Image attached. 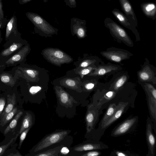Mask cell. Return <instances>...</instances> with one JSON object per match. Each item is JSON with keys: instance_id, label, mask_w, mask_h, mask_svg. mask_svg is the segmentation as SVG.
I'll list each match as a JSON object with an SVG mask.
<instances>
[{"instance_id": "cell-39", "label": "cell", "mask_w": 156, "mask_h": 156, "mask_svg": "<svg viewBox=\"0 0 156 156\" xmlns=\"http://www.w3.org/2000/svg\"><path fill=\"white\" fill-rule=\"evenodd\" d=\"M66 5L71 8H75L76 7V0H63Z\"/></svg>"}, {"instance_id": "cell-9", "label": "cell", "mask_w": 156, "mask_h": 156, "mask_svg": "<svg viewBox=\"0 0 156 156\" xmlns=\"http://www.w3.org/2000/svg\"><path fill=\"white\" fill-rule=\"evenodd\" d=\"M112 12L119 22L125 27L131 30L135 34L137 39H139V34L135 26L130 22L123 12L119 9H114Z\"/></svg>"}, {"instance_id": "cell-36", "label": "cell", "mask_w": 156, "mask_h": 156, "mask_svg": "<svg viewBox=\"0 0 156 156\" xmlns=\"http://www.w3.org/2000/svg\"><path fill=\"white\" fill-rule=\"evenodd\" d=\"M101 154V153L96 150H91L83 153L81 156H97Z\"/></svg>"}, {"instance_id": "cell-3", "label": "cell", "mask_w": 156, "mask_h": 156, "mask_svg": "<svg viewBox=\"0 0 156 156\" xmlns=\"http://www.w3.org/2000/svg\"><path fill=\"white\" fill-rule=\"evenodd\" d=\"M105 27L109 30L112 35L130 47L133 46V43L125 30L109 17L104 20Z\"/></svg>"}, {"instance_id": "cell-17", "label": "cell", "mask_w": 156, "mask_h": 156, "mask_svg": "<svg viewBox=\"0 0 156 156\" xmlns=\"http://www.w3.org/2000/svg\"><path fill=\"white\" fill-rule=\"evenodd\" d=\"M143 12L147 17L153 20L156 18V5L153 2H147L142 3L140 5Z\"/></svg>"}, {"instance_id": "cell-43", "label": "cell", "mask_w": 156, "mask_h": 156, "mask_svg": "<svg viewBox=\"0 0 156 156\" xmlns=\"http://www.w3.org/2000/svg\"><path fill=\"white\" fill-rule=\"evenodd\" d=\"M94 87V84L92 83H89L85 85L84 88L85 89L87 90H92Z\"/></svg>"}, {"instance_id": "cell-26", "label": "cell", "mask_w": 156, "mask_h": 156, "mask_svg": "<svg viewBox=\"0 0 156 156\" xmlns=\"http://www.w3.org/2000/svg\"><path fill=\"white\" fill-rule=\"evenodd\" d=\"M16 18L15 15H14L8 23L6 29V38H8L11 32L15 30L16 27Z\"/></svg>"}, {"instance_id": "cell-18", "label": "cell", "mask_w": 156, "mask_h": 156, "mask_svg": "<svg viewBox=\"0 0 156 156\" xmlns=\"http://www.w3.org/2000/svg\"><path fill=\"white\" fill-rule=\"evenodd\" d=\"M147 92V100L149 112L151 118V121L154 122L155 126L156 120V98L153 96L146 89Z\"/></svg>"}, {"instance_id": "cell-24", "label": "cell", "mask_w": 156, "mask_h": 156, "mask_svg": "<svg viewBox=\"0 0 156 156\" xmlns=\"http://www.w3.org/2000/svg\"><path fill=\"white\" fill-rule=\"evenodd\" d=\"M63 146L64 145H61L48 149L34 154L33 156H58L60 150Z\"/></svg>"}, {"instance_id": "cell-31", "label": "cell", "mask_w": 156, "mask_h": 156, "mask_svg": "<svg viewBox=\"0 0 156 156\" xmlns=\"http://www.w3.org/2000/svg\"><path fill=\"white\" fill-rule=\"evenodd\" d=\"M139 76L140 79L142 81H149L152 77V73L150 69H145L139 73Z\"/></svg>"}, {"instance_id": "cell-11", "label": "cell", "mask_w": 156, "mask_h": 156, "mask_svg": "<svg viewBox=\"0 0 156 156\" xmlns=\"http://www.w3.org/2000/svg\"><path fill=\"white\" fill-rule=\"evenodd\" d=\"M122 9L128 20L136 27L137 26V20L133 7L129 0H119Z\"/></svg>"}, {"instance_id": "cell-37", "label": "cell", "mask_w": 156, "mask_h": 156, "mask_svg": "<svg viewBox=\"0 0 156 156\" xmlns=\"http://www.w3.org/2000/svg\"><path fill=\"white\" fill-rule=\"evenodd\" d=\"M95 69V68L89 66L81 70L79 72V74L82 78L83 77L84 75L89 74L93 70H94Z\"/></svg>"}, {"instance_id": "cell-19", "label": "cell", "mask_w": 156, "mask_h": 156, "mask_svg": "<svg viewBox=\"0 0 156 156\" xmlns=\"http://www.w3.org/2000/svg\"><path fill=\"white\" fill-rule=\"evenodd\" d=\"M25 111L23 108L19 109L17 113L9 122V124L5 128L4 132L3 134L5 135L14 129L17 126L19 120L22 118L23 115Z\"/></svg>"}, {"instance_id": "cell-27", "label": "cell", "mask_w": 156, "mask_h": 156, "mask_svg": "<svg viewBox=\"0 0 156 156\" xmlns=\"http://www.w3.org/2000/svg\"><path fill=\"white\" fill-rule=\"evenodd\" d=\"M25 76L31 81L35 82L37 81L38 75V72L34 70L24 69L22 70Z\"/></svg>"}, {"instance_id": "cell-44", "label": "cell", "mask_w": 156, "mask_h": 156, "mask_svg": "<svg viewBox=\"0 0 156 156\" xmlns=\"http://www.w3.org/2000/svg\"><path fill=\"white\" fill-rule=\"evenodd\" d=\"M32 0H19V2L20 5H23L30 1ZM44 2H46L48 0H43Z\"/></svg>"}, {"instance_id": "cell-45", "label": "cell", "mask_w": 156, "mask_h": 156, "mask_svg": "<svg viewBox=\"0 0 156 156\" xmlns=\"http://www.w3.org/2000/svg\"><path fill=\"white\" fill-rule=\"evenodd\" d=\"M114 94V92L112 91H110L107 93L105 96L107 98H112Z\"/></svg>"}, {"instance_id": "cell-38", "label": "cell", "mask_w": 156, "mask_h": 156, "mask_svg": "<svg viewBox=\"0 0 156 156\" xmlns=\"http://www.w3.org/2000/svg\"><path fill=\"white\" fill-rule=\"evenodd\" d=\"M147 89L151 94L154 97L156 98V90L154 87L152 85L147 83Z\"/></svg>"}, {"instance_id": "cell-46", "label": "cell", "mask_w": 156, "mask_h": 156, "mask_svg": "<svg viewBox=\"0 0 156 156\" xmlns=\"http://www.w3.org/2000/svg\"><path fill=\"white\" fill-rule=\"evenodd\" d=\"M108 1H110V0H108Z\"/></svg>"}, {"instance_id": "cell-30", "label": "cell", "mask_w": 156, "mask_h": 156, "mask_svg": "<svg viewBox=\"0 0 156 156\" xmlns=\"http://www.w3.org/2000/svg\"><path fill=\"white\" fill-rule=\"evenodd\" d=\"M17 144H14L8 149L4 153L3 156H22V155L19 151L16 149Z\"/></svg>"}, {"instance_id": "cell-32", "label": "cell", "mask_w": 156, "mask_h": 156, "mask_svg": "<svg viewBox=\"0 0 156 156\" xmlns=\"http://www.w3.org/2000/svg\"><path fill=\"white\" fill-rule=\"evenodd\" d=\"M127 80L126 75H123L120 77L115 82L113 87L115 90H117L122 87Z\"/></svg>"}, {"instance_id": "cell-20", "label": "cell", "mask_w": 156, "mask_h": 156, "mask_svg": "<svg viewBox=\"0 0 156 156\" xmlns=\"http://www.w3.org/2000/svg\"><path fill=\"white\" fill-rule=\"evenodd\" d=\"M61 85L70 89L82 92V90L80 87L79 82L74 79L66 78L61 82Z\"/></svg>"}, {"instance_id": "cell-14", "label": "cell", "mask_w": 156, "mask_h": 156, "mask_svg": "<svg viewBox=\"0 0 156 156\" xmlns=\"http://www.w3.org/2000/svg\"><path fill=\"white\" fill-rule=\"evenodd\" d=\"M23 117L19 130L17 133L19 136L26 129L31 128L35 122V115L31 111H25Z\"/></svg>"}, {"instance_id": "cell-16", "label": "cell", "mask_w": 156, "mask_h": 156, "mask_svg": "<svg viewBox=\"0 0 156 156\" xmlns=\"http://www.w3.org/2000/svg\"><path fill=\"white\" fill-rule=\"evenodd\" d=\"M127 105L126 103L120 102L116 105L115 110L109 119L101 127L104 129L108 127L121 116L124 109Z\"/></svg>"}, {"instance_id": "cell-25", "label": "cell", "mask_w": 156, "mask_h": 156, "mask_svg": "<svg viewBox=\"0 0 156 156\" xmlns=\"http://www.w3.org/2000/svg\"><path fill=\"white\" fill-rule=\"evenodd\" d=\"M116 105L115 103L112 104L110 105L101 121L100 124L101 127L113 115L115 110Z\"/></svg>"}, {"instance_id": "cell-8", "label": "cell", "mask_w": 156, "mask_h": 156, "mask_svg": "<svg viewBox=\"0 0 156 156\" xmlns=\"http://www.w3.org/2000/svg\"><path fill=\"white\" fill-rule=\"evenodd\" d=\"M151 119H147L146 128V138L148 151L147 156H154L156 146L155 139L153 133V126Z\"/></svg>"}, {"instance_id": "cell-42", "label": "cell", "mask_w": 156, "mask_h": 156, "mask_svg": "<svg viewBox=\"0 0 156 156\" xmlns=\"http://www.w3.org/2000/svg\"><path fill=\"white\" fill-rule=\"evenodd\" d=\"M2 0H0V21L1 23H2V21L4 19V12L2 9Z\"/></svg>"}, {"instance_id": "cell-5", "label": "cell", "mask_w": 156, "mask_h": 156, "mask_svg": "<svg viewBox=\"0 0 156 156\" xmlns=\"http://www.w3.org/2000/svg\"><path fill=\"white\" fill-rule=\"evenodd\" d=\"M26 15L40 31L48 35L57 34L58 30L51 26L39 15L33 12H27Z\"/></svg>"}, {"instance_id": "cell-15", "label": "cell", "mask_w": 156, "mask_h": 156, "mask_svg": "<svg viewBox=\"0 0 156 156\" xmlns=\"http://www.w3.org/2000/svg\"><path fill=\"white\" fill-rule=\"evenodd\" d=\"M7 96L6 103L4 111L0 116V120L4 116L12 110L18 103L23 104V102L21 99L18 98L15 93H13L12 95L7 94Z\"/></svg>"}, {"instance_id": "cell-34", "label": "cell", "mask_w": 156, "mask_h": 156, "mask_svg": "<svg viewBox=\"0 0 156 156\" xmlns=\"http://www.w3.org/2000/svg\"><path fill=\"white\" fill-rule=\"evenodd\" d=\"M31 128L30 127L26 129L23 131L20 135V141L18 146V149H20L23 141L25 139L28 132Z\"/></svg>"}, {"instance_id": "cell-7", "label": "cell", "mask_w": 156, "mask_h": 156, "mask_svg": "<svg viewBox=\"0 0 156 156\" xmlns=\"http://www.w3.org/2000/svg\"><path fill=\"white\" fill-rule=\"evenodd\" d=\"M98 118L99 111L98 108L93 104L88 105L85 118L86 134L90 133L94 131Z\"/></svg>"}, {"instance_id": "cell-35", "label": "cell", "mask_w": 156, "mask_h": 156, "mask_svg": "<svg viewBox=\"0 0 156 156\" xmlns=\"http://www.w3.org/2000/svg\"><path fill=\"white\" fill-rule=\"evenodd\" d=\"M7 96L2 95L0 96V116L4 111L7 102Z\"/></svg>"}, {"instance_id": "cell-41", "label": "cell", "mask_w": 156, "mask_h": 156, "mask_svg": "<svg viewBox=\"0 0 156 156\" xmlns=\"http://www.w3.org/2000/svg\"><path fill=\"white\" fill-rule=\"evenodd\" d=\"M126 154L125 152L122 151H113L111 154L112 155H116L118 156H127L129 155Z\"/></svg>"}, {"instance_id": "cell-47", "label": "cell", "mask_w": 156, "mask_h": 156, "mask_svg": "<svg viewBox=\"0 0 156 156\" xmlns=\"http://www.w3.org/2000/svg\"></svg>"}, {"instance_id": "cell-23", "label": "cell", "mask_w": 156, "mask_h": 156, "mask_svg": "<svg viewBox=\"0 0 156 156\" xmlns=\"http://www.w3.org/2000/svg\"><path fill=\"white\" fill-rule=\"evenodd\" d=\"M116 67L112 66H99L98 68H95L94 71L89 75L92 76H100L103 75L105 74L117 70Z\"/></svg>"}, {"instance_id": "cell-28", "label": "cell", "mask_w": 156, "mask_h": 156, "mask_svg": "<svg viewBox=\"0 0 156 156\" xmlns=\"http://www.w3.org/2000/svg\"><path fill=\"white\" fill-rule=\"evenodd\" d=\"M18 136L17 133L7 143L0 145V156H3L5 152L15 144Z\"/></svg>"}, {"instance_id": "cell-10", "label": "cell", "mask_w": 156, "mask_h": 156, "mask_svg": "<svg viewBox=\"0 0 156 156\" xmlns=\"http://www.w3.org/2000/svg\"><path fill=\"white\" fill-rule=\"evenodd\" d=\"M137 117H133L126 120L116 127L112 131L111 135L117 136L129 132L136 123Z\"/></svg>"}, {"instance_id": "cell-21", "label": "cell", "mask_w": 156, "mask_h": 156, "mask_svg": "<svg viewBox=\"0 0 156 156\" xmlns=\"http://www.w3.org/2000/svg\"><path fill=\"white\" fill-rule=\"evenodd\" d=\"M22 104H19L16 105L10 112L6 114L0 120V126L3 127L11 121L18 110L22 108Z\"/></svg>"}, {"instance_id": "cell-6", "label": "cell", "mask_w": 156, "mask_h": 156, "mask_svg": "<svg viewBox=\"0 0 156 156\" xmlns=\"http://www.w3.org/2000/svg\"><path fill=\"white\" fill-rule=\"evenodd\" d=\"M43 54L51 63L60 66L61 64L69 63L73 59L62 51L54 48H47L43 51Z\"/></svg>"}, {"instance_id": "cell-12", "label": "cell", "mask_w": 156, "mask_h": 156, "mask_svg": "<svg viewBox=\"0 0 156 156\" xmlns=\"http://www.w3.org/2000/svg\"><path fill=\"white\" fill-rule=\"evenodd\" d=\"M101 54L108 60L115 62H120L129 57L127 52L122 50L105 51L101 52Z\"/></svg>"}, {"instance_id": "cell-1", "label": "cell", "mask_w": 156, "mask_h": 156, "mask_svg": "<svg viewBox=\"0 0 156 156\" xmlns=\"http://www.w3.org/2000/svg\"><path fill=\"white\" fill-rule=\"evenodd\" d=\"M69 129H56L46 135L29 151L25 156L34 154L61 145L70 147L73 143V137L69 134Z\"/></svg>"}, {"instance_id": "cell-2", "label": "cell", "mask_w": 156, "mask_h": 156, "mask_svg": "<svg viewBox=\"0 0 156 156\" xmlns=\"http://www.w3.org/2000/svg\"><path fill=\"white\" fill-rule=\"evenodd\" d=\"M54 90L57 101V113L61 117L66 116L70 119L74 117L76 114V108L80 105V103L61 87L56 86Z\"/></svg>"}, {"instance_id": "cell-22", "label": "cell", "mask_w": 156, "mask_h": 156, "mask_svg": "<svg viewBox=\"0 0 156 156\" xmlns=\"http://www.w3.org/2000/svg\"><path fill=\"white\" fill-rule=\"evenodd\" d=\"M29 50V47L27 45L23 48L6 62L8 64H13L15 62L23 60Z\"/></svg>"}, {"instance_id": "cell-4", "label": "cell", "mask_w": 156, "mask_h": 156, "mask_svg": "<svg viewBox=\"0 0 156 156\" xmlns=\"http://www.w3.org/2000/svg\"><path fill=\"white\" fill-rule=\"evenodd\" d=\"M108 148L106 145L95 140L87 139L83 142L70 148L69 156H81L84 152L91 150Z\"/></svg>"}, {"instance_id": "cell-40", "label": "cell", "mask_w": 156, "mask_h": 156, "mask_svg": "<svg viewBox=\"0 0 156 156\" xmlns=\"http://www.w3.org/2000/svg\"><path fill=\"white\" fill-rule=\"evenodd\" d=\"M93 62V61L90 60H86L80 63V66L83 68L86 67L92 64Z\"/></svg>"}, {"instance_id": "cell-13", "label": "cell", "mask_w": 156, "mask_h": 156, "mask_svg": "<svg viewBox=\"0 0 156 156\" xmlns=\"http://www.w3.org/2000/svg\"><path fill=\"white\" fill-rule=\"evenodd\" d=\"M86 21L76 17L71 19V27L77 35L80 38L83 37L86 32Z\"/></svg>"}, {"instance_id": "cell-33", "label": "cell", "mask_w": 156, "mask_h": 156, "mask_svg": "<svg viewBox=\"0 0 156 156\" xmlns=\"http://www.w3.org/2000/svg\"><path fill=\"white\" fill-rule=\"evenodd\" d=\"M0 80L1 81L6 84H10V85H13L12 84V79L9 75L7 74H3L0 76Z\"/></svg>"}, {"instance_id": "cell-29", "label": "cell", "mask_w": 156, "mask_h": 156, "mask_svg": "<svg viewBox=\"0 0 156 156\" xmlns=\"http://www.w3.org/2000/svg\"><path fill=\"white\" fill-rule=\"evenodd\" d=\"M22 44L20 43H14L10 47L5 50L1 53L3 56H8L20 48Z\"/></svg>"}]
</instances>
